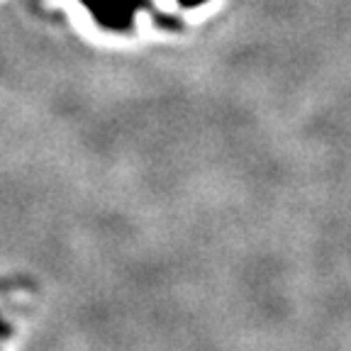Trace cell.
Here are the masks:
<instances>
[{"label": "cell", "mask_w": 351, "mask_h": 351, "mask_svg": "<svg viewBox=\"0 0 351 351\" xmlns=\"http://www.w3.org/2000/svg\"><path fill=\"white\" fill-rule=\"evenodd\" d=\"M0 337H10V324L0 317Z\"/></svg>", "instance_id": "6da1fadb"}]
</instances>
